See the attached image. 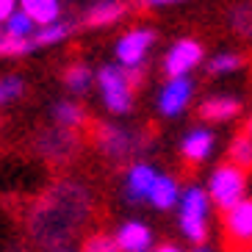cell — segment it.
Returning a JSON list of instances; mask_svg holds the SVG:
<instances>
[{"label":"cell","instance_id":"1","mask_svg":"<svg viewBox=\"0 0 252 252\" xmlns=\"http://www.w3.org/2000/svg\"><path fill=\"white\" fill-rule=\"evenodd\" d=\"M211 200L205 186H183L178 200V230L186 241L200 247L208 241V222H211Z\"/></svg>","mask_w":252,"mask_h":252},{"label":"cell","instance_id":"2","mask_svg":"<svg viewBox=\"0 0 252 252\" xmlns=\"http://www.w3.org/2000/svg\"><path fill=\"white\" fill-rule=\"evenodd\" d=\"M247 186H250V178H247L244 169H238L233 163H219L211 172V178H208L205 191H208L211 205L224 214L233 205H238L241 200H247Z\"/></svg>","mask_w":252,"mask_h":252},{"label":"cell","instance_id":"3","mask_svg":"<svg viewBox=\"0 0 252 252\" xmlns=\"http://www.w3.org/2000/svg\"><path fill=\"white\" fill-rule=\"evenodd\" d=\"M97 89L103 97V105L114 117H125L133 108V78L117 64H105L94 72Z\"/></svg>","mask_w":252,"mask_h":252},{"label":"cell","instance_id":"4","mask_svg":"<svg viewBox=\"0 0 252 252\" xmlns=\"http://www.w3.org/2000/svg\"><path fill=\"white\" fill-rule=\"evenodd\" d=\"M156 31L147 28V25H136V28L125 31L122 36L117 39V45H114V64L122 67L130 78L136 81V75L141 72V67L147 64V56L156 45Z\"/></svg>","mask_w":252,"mask_h":252},{"label":"cell","instance_id":"5","mask_svg":"<svg viewBox=\"0 0 252 252\" xmlns=\"http://www.w3.org/2000/svg\"><path fill=\"white\" fill-rule=\"evenodd\" d=\"M205 50L197 39H178L163 56V75L166 78H189V72L202 64Z\"/></svg>","mask_w":252,"mask_h":252},{"label":"cell","instance_id":"6","mask_svg":"<svg viewBox=\"0 0 252 252\" xmlns=\"http://www.w3.org/2000/svg\"><path fill=\"white\" fill-rule=\"evenodd\" d=\"M191 100H194V81L191 78H166V83L158 89L156 105H158V114L161 117L175 119L191 105Z\"/></svg>","mask_w":252,"mask_h":252},{"label":"cell","instance_id":"7","mask_svg":"<svg viewBox=\"0 0 252 252\" xmlns=\"http://www.w3.org/2000/svg\"><path fill=\"white\" fill-rule=\"evenodd\" d=\"M158 178V169L147 161H136L125 172V200L130 202H147L153 183Z\"/></svg>","mask_w":252,"mask_h":252},{"label":"cell","instance_id":"8","mask_svg":"<svg viewBox=\"0 0 252 252\" xmlns=\"http://www.w3.org/2000/svg\"><path fill=\"white\" fill-rule=\"evenodd\" d=\"M214 150H216V136H214V130L205 127V125L191 127V130L180 139V156L189 163L208 161V158L214 156Z\"/></svg>","mask_w":252,"mask_h":252},{"label":"cell","instance_id":"9","mask_svg":"<svg viewBox=\"0 0 252 252\" xmlns=\"http://www.w3.org/2000/svg\"><path fill=\"white\" fill-rule=\"evenodd\" d=\"M114 241L119 244L122 252H150L156 244V236H153L150 224L139 222V219H127L117 227Z\"/></svg>","mask_w":252,"mask_h":252},{"label":"cell","instance_id":"10","mask_svg":"<svg viewBox=\"0 0 252 252\" xmlns=\"http://www.w3.org/2000/svg\"><path fill=\"white\" fill-rule=\"evenodd\" d=\"M224 233L233 244H252V200H241L230 211H224Z\"/></svg>","mask_w":252,"mask_h":252},{"label":"cell","instance_id":"11","mask_svg":"<svg viewBox=\"0 0 252 252\" xmlns=\"http://www.w3.org/2000/svg\"><path fill=\"white\" fill-rule=\"evenodd\" d=\"M127 0H94L86 11H83V25L86 28H108L117 25L127 14Z\"/></svg>","mask_w":252,"mask_h":252},{"label":"cell","instance_id":"12","mask_svg":"<svg viewBox=\"0 0 252 252\" xmlns=\"http://www.w3.org/2000/svg\"><path fill=\"white\" fill-rule=\"evenodd\" d=\"M241 114V100L236 94H211L200 103V117L208 122H230Z\"/></svg>","mask_w":252,"mask_h":252},{"label":"cell","instance_id":"13","mask_svg":"<svg viewBox=\"0 0 252 252\" xmlns=\"http://www.w3.org/2000/svg\"><path fill=\"white\" fill-rule=\"evenodd\" d=\"M180 194H183V186L175 175H166V172H158L156 183H153V191H150L147 202L156 211H172V208H178V200Z\"/></svg>","mask_w":252,"mask_h":252},{"label":"cell","instance_id":"14","mask_svg":"<svg viewBox=\"0 0 252 252\" xmlns=\"http://www.w3.org/2000/svg\"><path fill=\"white\" fill-rule=\"evenodd\" d=\"M17 6L33 20L36 28H45L61 20V0H17Z\"/></svg>","mask_w":252,"mask_h":252},{"label":"cell","instance_id":"15","mask_svg":"<svg viewBox=\"0 0 252 252\" xmlns=\"http://www.w3.org/2000/svg\"><path fill=\"white\" fill-rule=\"evenodd\" d=\"M75 28H78V25H75L72 20H64V17H61V20L45 25V28H36V33L31 36V42H33V47H56V45H61V42H67L75 33Z\"/></svg>","mask_w":252,"mask_h":252},{"label":"cell","instance_id":"16","mask_svg":"<svg viewBox=\"0 0 252 252\" xmlns=\"http://www.w3.org/2000/svg\"><path fill=\"white\" fill-rule=\"evenodd\" d=\"M97 144H100V150H103L105 156L122 158L130 150V133L117 125H103L97 130Z\"/></svg>","mask_w":252,"mask_h":252},{"label":"cell","instance_id":"17","mask_svg":"<svg viewBox=\"0 0 252 252\" xmlns=\"http://www.w3.org/2000/svg\"><path fill=\"white\" fill-rule=\"evenodd\" d=\"M53 119H56V125L61 127V130H78V127L86 122V114H83V108L75 100H59V103L53 105Z\"/></svg>","mask_w":252,"mask_h":252},{"label":"cell","instance_id":"18","mask_svg":"<svg viewBox=\"0 0 252 252\" xmlns=\"http://www.w3.org/2000/svg\"><path fill=\"white\" fill-rule=\"evenodd\" d=\"M94 83V72H92V67H86V64H69L67 69H64V86H67L72 94H86L89 92V86Z\"/></svg>","mask_w":252,"mask_h":252},{"label":"cell","instance_id":"19","mask_svg":"<svg viewBox=\"0 0 252 252\" xmlns=\"http://www.w3.org/2000/svg\"><path fill=\"white\" fill-rule=\"evenodd\" d=\"M244 56H238L233 50H224V53H216L214 59L208 61V75L211 78H224V75H233L238 69H244Z\"/></svg>","mask_w":252,"mask_h":252},{"label":"cell","instance_id":"20","mask_svg":"<svg viewBox=\"0 0 252 252\" xmlns=\"http://www.w3.org/2000/svg\"><path fill=\"white\" fill-rule=\"evenodd\" d=\"M227 163L238 166V169H252V139L247 133H238L236 139L230 141L227 147Z\"/></svg>","mask_w":252,"mask_h":252},{"label":"cell","instance_id":"21","mask_svg":"<svg viewBox=\"0 0 252 252\" xmlns=\"http://www.w3.org/2000/svg\"><path fill=\"white\" fill-rule=\"evenodd\" d=\"M3 28H6L8 36L20 39V42H31V36L36 33V25H33V20H31V17L25 14L20 6H17V11L8 17L6 23H3Z\"/></svg>","mask_w":252,"mask_h":252},{"label":"cell","instance_id":"22","mask_svg":"<svg viewBox=\"0 0 252 252\" xmlns=\"http://www.w3.org/2000/svg\"><path fill=\"white\" fill-rule=\"evenodd\" d=\"M36 50L33 42H20V39L8 36L6 28L0 25V59H23V56H31Z\"/></svg>","mask_w":252,"mask_h":252},{"label":"cell","instance_id":"23","mask_svg":"<svg viewBox=\"0 0 252 252\" xmlns=\"http://www.w3.org/2000/svg\"><path fill=\"white\" fill-rule=\"evenodd\" d=\"M25 94V81L20 75H6L0 78V103H14Z\"/></svg>","mask_w":252,"mask_h":252},{"label":"cell","instance_id":"24","mask_svg":"<svg viewBox=\"0 0 252 252\" xmlns=\"http://www.w3.org/2000/svg\"><path fill=\"white\" fill-rule=\"evenodd\" d=\"M81 252H122V250H119V244L114 241L111 233H92V236L83 241Z\"/></svg>","mask_w":252,"mask_h":252},{"label":"cell","instance_id":"25","mask_svg":"<svg viewBox=\"0 0 252 252\" xmlns=\"http://www.w3.org/2000/svg\"><path fill=\"white\" fill-rule=\"evenodd\" d=\"M141 8H147V11H158V8H169V6H180L186 0H136Z\"/></svg>","mask_w":252,"mask_h":252},{"label":"cell","instance_id":"26","mask_svg":"<svg viewBox=\"0 0 252 252\" xmlns=\"http://www.w3.org/2000/svg\"><path fill=\"white\" fill-rule=\"evenodd\" d=\"M17 11V0H0V25Z\"/></svg>","mask_w":252,"mask_h":252},{"label":"cell","instance_id":"27","mask_svg":"<svg viewBox=\"0 0 252 252\" xmlns=\"http://www.w3.org/2000/svg\"><path fill=\"white\" fill-rule=\"evenodd\" d=\"M156 252H183V250H180L178 244H161V247H158Z\"/></svg>","mask_w":252,"mask_h":252},{"label":"cell","instance_id":"28","mask_svg":"<svg viewBox=\"0 0 252 252\" xmlns=\"http://www.w3.org/2000/svg\"><path fill=\"white\" fill-rule=\"evenodd\" d=\"M191 252H216L214 247H208V244H200V247H194Z\"/></svg>","mask_w":252,"mask_h":252},{"label":"cell","instance_id":"29","mask_svg":"<svg viewBox=\"0 0 252 252\" xmlns=\"http://www.w3.org/2000/svg\"><path fill=\"white\" fill-rule=\"evenodd\" d=\"M247 136H250V139H252V117L247 119Z\"/></svg>","mask_w":252,"mask_h":252},{"label":"cell","instance_id":"30","mask_svg":"<svg viewBox=\"0 0 252 252\" xmlns=\"http://www.w3.org/2000/svg\"><path fill=\"white\" fill-rule=\"evenodd\" d=\"M59 252H69V250H59Z\"/></svg>","mask_w":252,"mask_h":252},{"label":"cell","instance_id":"31","mask_svg":"<svg viewBox=\"0 0 252 252\" xmlns=\"http://www.w3.org/2000/svg\"><path fill=\"white\" fill-rule=\"evenodd\" d=\"M241 252H252V250H241Z\"/></svg>","mask_w":252,"mask_h":252}]
</instances>
